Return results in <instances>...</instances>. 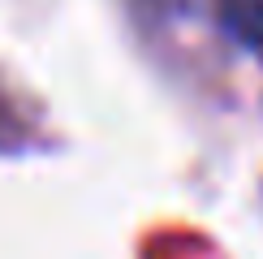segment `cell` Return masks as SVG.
Instances as JSON below:
<instances>
[{"mask_svg": "<svg viewBox=\"0 0 263 259\" xmlns=\"http://www.w3.org/2000/svg\"><path fill=\"white\" fill-rule=\"evenodd\" d=\"M220 13L242 43L263 48V0H220Z\"/></svg>", "mask_w": 263, "mask_h": 259, "instance_id": "obj_1", "label": "cell"}]
</instances>
